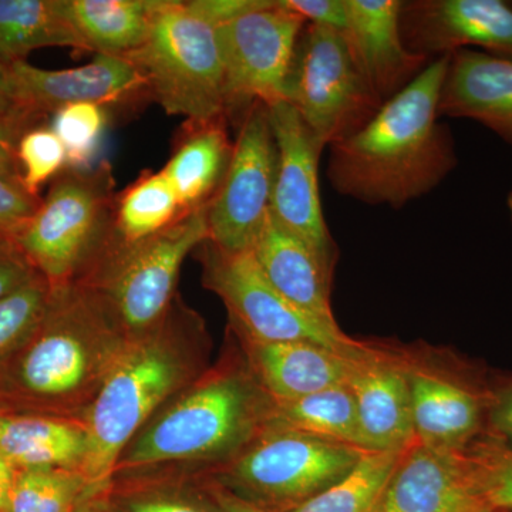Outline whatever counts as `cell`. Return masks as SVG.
Wrapping results in <instances>:
<instances>
[{"label":"cell","mask_w":512,"mask_h":512,"mask_svg":"<svg viewBox=\"0 0 512 512\" xmlns=\"http://www.w3.org/2000/svg\"><path fill=\"white\" fill-rule=\"evenodd\" d=\"M56 46L84 52L59 0H0V62H25L33 50Z\"/></svg>","instance_id":"obj_27"},{"label":"cell","mask_w":512,"mask_h":512,"mask_svg":"<svg viewBox=\"0 0 512 512\" xmlns=\"http://www.w3.org/2000/svg\"><path fill=\"white\" fill-rule=\"evenodd\" d=\"M202 248V284L224 303L235 336L256 342L305 340L340 352H357L366 342L320 325L286 301L266 281L251 251L228 254Z\"/></svg>","instance_id":"obj_12"},{"label":"cell","mask_w":512,"mask_h":512,"mask_svg":"<svg viewBox=\"0 0 512 512\" xmlns=\"http://www.w3.org/2000/svg\"><path fill=\"white\" fill-rule=\"evenodd\" d=\"M107 116L103 106L77 103L56 111L52 130L66 150L67 168H92L99 154Z\"/></svg>","instance_id":"obj_33"},{"label":"cell","mask_w":512,"mask_h":512,"mask_svg":"<svg viewBox=\"0 0 512 512\" xmlns=\"http://www.w3.org/2000/svg\"><path fill=\"white\" fill-rule=\"evenodd\" d=\"M439 116L477 121L512 150V59L476 49L450 55Z\"/></svg>","instance_id":"obj_21"},{"label":"cell","mask_w":512,"mask_h":512,"mask_svg":"<svg viewBox=\"0 0 512 512\" xmlns=\"http://www.w3.org/2000/svg\"><path fill=\"white\" fill-rule=\"evenodd\" d=\"M409 380L414 441L463 453L487 434L494 376L450 350L402 349Z\"/></svg>","instance_id":"obj_10"},{"label":"cell","mask_w":512,"mask_h":512,"mask_svg":"<svg viewBox=\"0 0 512 512\" xmlns=\"http://www.w3.org/2000/svg\"><path fill=\"white\" fill-rule=\"evenodd\" d=\"M23 133L16 128L0 123V170L20 178L16 144ZM22 181V180H20Z\"/></svg>","instance_id":"obj_42"},{"label":"cell","mask_w":512,"mask_h":512,"mask_svg":"<svg viewBox=\"0 0 512 512\" xmlns=\"http://www.w3.org/2000/svg\"><path fill=\"white\" fill-rule=\"evenodd\" d=\"M210 239L208 205L187 212L170 228L141 241L111 234L89 274L80 281L103 296L128 339L156 326L177 296L185 258Z\"/></svg>","instance_id":"obj_7"},{"label":"cell","mask_w":512,"mask_h":512,"mask_svg":"<svg viewBox=\"0 0 512 512\" xmlns=\"http://www.w3.org/2000/svg\"><path fill=\"white\" fill-rule=\"evenodd\" d=\"M289 10L306 23L339 30L346 26L345 0H282Z\"/></svg>","instance_id":"obj_39"},{"label":"cell","mask_w":512,"mask_h":512,"mask_svg":"<svg viewBox=\"0 0 512 512\" xmlns=\"http://www.w3.org/2000/svg\"><path fill=\"white\" fill-rule=\"evenodd\" d=\"M365 451H399L414 441L412 399L402 349L370 343L348 383Z\"/></svg>","instance_id":"obj_17"},{"label":"cell","mask_w":512,"mask_h":512,"mask_svg":"<svg viewBox=\"0 0 512 512\" xmlns=\"http://www.w3.org/2000/svg\"><path fill=\"white\" fill-rule=\"evenodd\" d=\"M20 180L23 187L36 195L50 178L62 173L67 165L66 150L52 128H30L16 144Z\"/></svg>","instance_id":"obj_35"},{"label":"cell","mask_w":512,"mask_h":512,"mask_svg":"<svg viewBox=\"0 0 512 512\" xmlns=\"http://www.w3.org/2000/svg\"><path fill=\"white\" fill-rule=\"evenodd\" d=\"M343 35L377 99L386 103L431 63L410 52L400 30L402 0H345Z\"/></svg>","instance_id":"obj_19"},{"label":"cell","mask_w":512,"mask_h":512,"mask_svg":"<svg viewBox=\"0 0 512 512\" xmlns=\"http://www.w3.org/2000/svg\"><path fill=\"white\" fill-rule=\"evenodd\" d=\"M124 57L171 116H183L188 123L227 119L217 26L187 2L158 0L146 40Z\"/></svg>","instance_id":"obj_6"},{"label":"cell","mask_w":512,"mask_h":512,"mask_svg":"<svg viewBox=\"0 0 512 512\" xmlns=\"http://www.w3.org/2000/svg\"><path fill=\"white\" fill-rule=\"evenodd\" d=\"M128 340L92 285L53 288L45 318L0 369V407L83 420Z\"/></svg>","instance_id":"obj_2"},{"label":"cell","mask_w":512,"mask_h":512,"mask_svg":"<svg viewBox=\"0 0 512 512\" xmlns=\"http://www.w3.org/2000/svg\"><path fill=\"white\" fill-rule=\"evenodd\" d=\"M0 123L16 128L20 133L30 124L16 96L9 66L3 62H0Z\"/></svg>","instance_id":"obj_41"},{"label":"cell","mask_w":512,"mask_h":512,"mask_svg":"<svg viewBox=\"0 0 512 512\" xmlns=\"http://www.w3.org/2000/svg\"><path fill=\"white\" fill-rule=\"evenodd\" d=\"M485 436L512 447V376H494V399Z\"/></svg>","instance_id":"obj_38"},{"label":"cell","mask_w":512,"mask_h":512,"mask_svg":"<svg viewBox=\"0 0 512 512\" xmlns=\"http://www.w3.org/2000/svg\"><path fill=\"white\" fill-rule=\"evenodd\" d=\"M77 512H119L117 508L111 503L109 491L104 494L96 495L90 498Z\"/></svg>","instance_id":"obj_45"},{"label":"cell","mask_w":512,"mask_h":512,"mask_svg":"<svg viewBox=\"0 0 512 512\" xmlns=\"http://www.w3.org/2000/svg\"><path fill=\"white\" fill-rule=\"evenodd\" d=\"M53 286L39 274L0 299V369L15 356L45 318Z\"/></svg>","instance_id":"obj_32"},{"label":"cell","mask_w":512,"mask_h":512,"mask_svg":"<svg viewBox=\"0 0 512 512\" xmlns=\"http://www.w3.org/2000/svg\"><path fill=\"white\" fill-rule=\"evenodd\" d=\"M9 413V410L3 409V407H0V423H2V420L5 419L6 414Z\"/></svg>","instance_id":"obj_47"},{"label":"cell","mask_w":512,"mask_h":512,"mask_svg":"<svg viewBox=\"0 0 512 512\" xmlns=\"http://www.w3.org/2000/svg\"><path fill=\"white\" fill-rule=\"evenodd\" d=\"M266 281L303 315L340 330L332 309L333 275L302 239L282 227L272 214L251 248Z\"/></svg>","instance_id":"obj_22"},{"label":"cell","mask_w":512,"mask_h":512,"mask_svg":"<svg viewBox=\"0 0 512 512\" xmlns=\"http://www.w3.org/2000/svg\"><path fill=\"white\" fill-rule=\"evenodd\" d=\"M466 454L488 510L512 512V447L483 436Z\"/></svg>","instance_id":"obj_34"},{"label":"cell","mask_w":512,"mask_h":512,"mask_svg":"<svg viewBox=\"0 0 512 512\" xmlns=\"http://www.w3.org/2000/svg\"><path fill=\"white\" fill-rule=\"evenodd\" d=\"M185 214L163 170L146 173L116 198L113 235L131 244L160 234Z\"/></svg>","instance_id":"obj_28"},{"label":"cell","mask_w":512,"mask_h":512,"mask_svg":"<svg viewBox=\"0 0 512 512\" xmlns=\"http://www.w3.org/2000/svg\"><path fill=\"white\" fill-rule=\"evenodd\" d=\"M210 355L204 319L178 295L156 326L128 340L83 417L82 474L93 494L110 490L124 448L168 400L211 366Z\"/></svg>","instance_id":"obj_3"},{"label":"cell","mask_w":512,"mask_h":512,"mask_svg":"<svg viewBox=\"0 0 512 512\" xmlns=\"http://www.w3.org/2000/svg\"><path fill=\"white\" fill-rule=\"evenodd\" d=\"M382 512H491L466 451L436 450L413 441L404 448L384 495Z\"/></svg>","instance_id":"obj_18"},{"label":"cell","mask_w":512,"mask_h":512,"mask_svg":"<svg viewBox=\"0 0 512 512\" xmlns=\"http://www.w3.org/2000/svg\"><path fill=\"white\" fill-rule=\"evenodd\" d=\"M207 488L217 504L220 505L222 512H274L249 503L244 498L232 494L231 491L225 490L224 487L212 483V481H208Z\"/></svg>","instance_id":"obj_43"},{"label":"cell","mask_w":512,"mask_h":512,"mask_svg":"<svg viewBox=\"0 0 512 512\" xmlns=\"http://www.w3.org/2000/svg\"><path fill=\"white\" fill-rule=\"evenodd\" d=\"M266 426L298 431L365 451L349 386L333 387L299 399L272 400Z\"/></svg>","instance_id":"obj_26"},{"label":"cell","mask_w":512,"mask_h":512,"mask_svg":"<svg viewBox=\"0 0 512 512\" xmlns=\"http://www.w3.org/2000/svg\"><path fill=\"white\" fill-rule=\"evenodd\" d=\"M262 2L264 0H191L187 3L201 18L218 28L229 20L258 8Z\"/></svg>","instance_id":"obj_40"},{"label":"cell","mask_w":512,"mask_h":512,"mask_svg":"<svg viewBox=\"0 0 512 512\" xmlns=\"http://www.w3.org/2000/svg\"><path fill=\"white\" fill-rule=\"evenodd\" d=\"M245 362L256 382L272 400H292L348 386L357 352H340L305 340L256 342L237 338Z\"/></svg>","instance_id":"obj_20"},{"label":"cell","mask_w":512,"mask_h":512,"mask_svg":"<svg viewBox=\"0 0 512 512\" xmlns=\"http://www.w3.org/2000/svg\"><path fill=\"white\" fill-rule=\"evenodd\" d=\"M121 478H130L134 484L117 494L116 501L110 498L119 512H222L207 487L200 493L153 474Z\"/></svg>","instance_id":"obj_31"},{"label":"cell","mask_w":512,"mask_h":512,"mask_svg":"<svg viewBox=\"0 0 512 512\" xmlns=\"http://www.w3.org/2000/svg\"><path fill=\"white\" fill-rule=\"evenodd\" d=\"M276 163L268 106L254 103L241 117L227 173L208 204V241L214 247L228 254L251 251L271 214Z\"/></svg>","instance_id":"obj_13"},{"label":"cell","mask_w":512,"mask_h":512,"mask_svg":"<svg viewBox=\"0 0 512 512\" xmlns=\"http://www.w3.org/2000/svg\"><path fill=\"white\" fill-rule=\"evenodd\" d=\"M271 403L242 352L228 353L138 430L113 480L192 467L211 473L264 430Z\"/></svg>","instance_id":"obj_4"},{"label":"cell","mask_w":512,"mask_h":512,"mask_svg":"<svg viewBox=\"0 0 512 512\" xmlns=\"http://www.w3.org/2000/svg\"><path fill=\"white\" fill-rule=\"evenodd\" d=\"M114 177L103 161L86 170L67 168L13 241L53 288L89 274L113 234Z\"/></svg>","instance_id":"obj_5"},{"label":"cell","mask_w":512,"mask_h":512,"mask_svg":"<svg viewBox=\"0 0 512 512\" xmlns=\"http://www.w3.org/2000/svg\"><path fill=\"white\" fill-rule=\"evenodd\" d=\"M84 52L127 56L150 30L158 0H59Z\"/></svg>","instance_id":"obj_25"},{"label":"cell","mask_w":512,"mask_h":512,"mask_svg":"<svg viewBox=\"0 0 512 512\" xmlns=\"http://www.w3.org/2000/svg\"><path fill=\"white\" fill-rule=\"evenodd\" d=\"M0 454L18 470H77L87 454L83 420L49 414H6L0 423Z\"/></svg>","instance_id":"obj_23"},{"label":"cell","mask_w":512,"mask_h":512,"mask_svg":"<svg viewBox=\"0 0 512 512\" xmlns=\"http://www.w3.org/2000/svg\"><path fill=\"white\" fill-rule=\"evenodd\" d=\"M400 30L407 49L431 62L473 47L512 59V2L505 0L402 2Z\"/></svg>","instance_id":"obj_15"},{"label":"cell","mask_w":512,"mask_h":512,"mask_svg":"<svg viewBox=\"0 0 512 512\" xmlns=\"http://www.w3.org/2000/svg\"><path fill=\"white\" fill-rule=\"evenodd\" d=\"M227 119L188 123L173 157L163 168L185 212L210 204L231 161Z\"/></svg>","instance_id":"obj_24"},{"label":"cell","mask_w":512,"mask_h":512,"mask_svg":"<svg viewBox=\"0 0 512 512\" xmlns=\"http://www.w3.org/2000/svg\"><path fill=\"white\" fill-rule=\"evenodd\" d=\"M15 175L0 170V238L15 237L40 205Z\"/></svg>","instance_id":"obj_36"},{"label":"cell","mask_w":512,"mask_h":512,"mask_svg":"<svg viewBox=\"0 0 512 512\" xmlns=\"http://www.w3.org/2000/svg\"><path fill=\"white\" fill-rule=\"evenodd\" d=\"M450 56L433 60L356 134L330 146L329 183L369 205H404L439 187L457 167L456 144L440 123Z\"/></svg>","instance_id":"obj_1"},{"label":"cell","mask_w":512,"mask_h":512,"mask_svg":"<svg viewBox=\"0 0 512 512\" xmlns=\"http://www.w3.org/2000/svg\"><path fill=\"white\" fill-rule=\"evenodd\" d=\"M507 207H508V211H510V217H511V221H512V190H511L510 194H508Z\"/></svg>","instance_id":"obj_46"},{"label":"cell","mask_w":512,"mask_h":512,"mask_svg":"<svg viewBox=\"0 0 512 512\" xmlns=\"http://www.w3.org/2000/svg\"><path fill=\"white\" fill-rule=\"evenodd\" d=\"M18 471V468L0 454V512H9L10 495H12Z\"/></svg>","instance_id":"obj_44"},{"label":"cell","mask_w":512,"mask_h":512,"mask_svg":"<svg viewBox=\"0 0 512 512\" xmlns=\"http://www.w3.org/2000/svg\"><path fill=\"white\" fill-rule=\"evenodd\" d=\"M494 512H498V511H494Z\"/></svg>","instance_id":"obj_48"},{"label":"cell","mask_w":512,"mask_h":512,"mask_svg":"<svg viewBox=\"0 0 512 512\" xmlns=\"http://www.w3.org/2000/svg\"><path fill=\"white\" fill-rule=\"evenodd\" d=\"M96 497L77 470H20L10 495L9 512H77Z\"/></svg>","instance_id":"obj_30"},{"label":"cell","mask_w":512,"mask_h":512,"mask_svg":"<svg viewBox=\"0 0 512 512\" xmlns=\"http://www.w3.org/2000/svg\"><path fill=\"white\" fill-rule=\"evenodd\" d=\"M402 451H365L338 483L288 512H382L387 485Z\"/></svg>","instance_id":"obj_29"},{"label":"cell","mask_w":512,"mask_h":512,"mask_svg":"<svg viewBox=\"0 0 512 512\" xmlns=\"http://www.w3.org/2000/svg\"><path fill=\"white\" fill-rule=\"evenodd\" d=\"M305 25L282 0H264L258 8L218 26L227 119L244 116L254 103L272 106L286 99Z\"/></svg>","instance_id":"obj_11"},{"label":"cell","mask_w":512,"mask_h":512,"mask_svg":"<svg viewBox=\"0 0 512 512\" xmlns=\"http://www.w3.org/2000/svg\"><path fill=\"white\" fill-rule=\"evenodd\" d=\"M278 153L271 214L315 252L333 275L338 247L323 215L319 163L325 146L288 101L268 106Z\"/></svg>","instance_id":"obj_14"},{"label":"cell","mask_w":512,"mask_h":512,"mask_svg":"<svg viewBox=\"0 0 512 512\" xmlns=\"http://www.w3.org/2000/svg\"><path fill=\"white\" fill-rule=\"evenodd\" d=\"M363 453L346 444L266 426L244 450L208 476L249 503L288 512L338 483Z\"/></svg>","instance_id":"obj_8"},{"label":"cell","mask_w":512,"mask_h":512,"mask_svg":"<svg viewBox=\"0 0 512 512\" xmlns=\"http://www.w3.org/2000/svg\"><path fill=\"white\" fill-rule=\"evenodd\" d=\"M20 107L30 121L70 104L126 103L147 92L143 74L124 56L96 55L73 69L47 70L28 62L9 64Z\"/></svg>","instance_id":"obj_16"},{"label":"cell","mask_w":512,"mask_h":512,"mask_svg":"<svg viewBox=\"0 0 512 512\" xmlns=\"http://www.w3.org/2000/svg\"><path fill=\"white\" fill-rule=\"evenodd\" d=\"M325 147L346 140L382 109L366 83L343 30L306 23L286 99Z\"/></svg>","instance_id":"obj_9"},{"label":"cell","mask_w":512,"mask_h":512,"mask_svg":"<svg viewBox=\"0 0 512 512\" xmlns=\"http://www.w3.org/2000/svg\"><path fill=\"white\" fill-rule=\"evenodd\" d=\"M37 275L15 241L0 238V299L15 292Z\"/></svg>","instance_id":"obj_37"}]
</instances>
